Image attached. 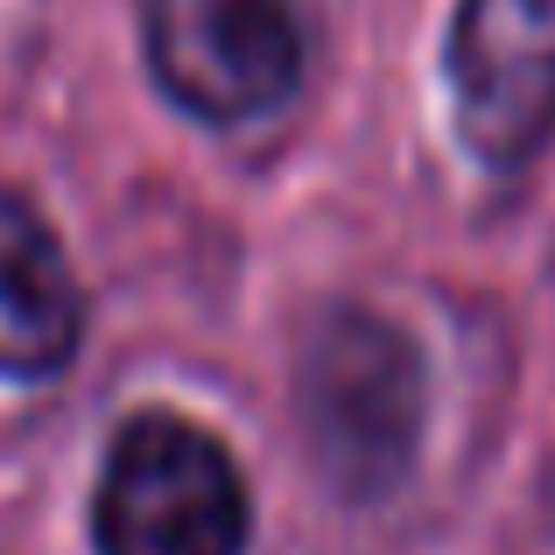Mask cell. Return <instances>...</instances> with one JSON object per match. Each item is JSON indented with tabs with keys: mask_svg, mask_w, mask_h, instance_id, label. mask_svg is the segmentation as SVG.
Instances as JSON below:
<instances>
[{
	"mask_svg": "<svg viewBox=\"0 0 555 555\" xmlns=\"http://www.w3.org/2000/svg\"><path fill=\"white\" fill-rule=\"evenodd\" d=\"M163 99L204 127H254L302 85V22L288 0H134Z\"/></svg>",
	"mask_w": 555,
	"mask_h": 555,
	"instance_id": "cell-3",
	"label": "cell"
},
{
	"mask_svg": "<svg viewBox=\"0 0 555 555\" xmlns=\"http://www.w3.org/2000/svg\"><path fill=\"white\" fill-rule=\"evenodd\" d=\"M443 85L472 163L520 177L555 141V0H457Z\"/></svg>",
	"mask_w": 555,
	"mask_h": 555,
	"instance_id": "cell-4",
	"label": "cell"
},
{
	"mask_svg": "<svg viewBox=\"0 0 555 555\" xmlns=\"http://www.w3.org/2000/svg\"><path fill=\"white\" fill-rule=\"evenodd\" d=\"M246 528V478L204 422L141 408L113 429L92 486L99 555H240Z\"/></svg>",
	"mask_w": 555,
	"mask_h": 555,
	"instance_id": "cell-2",
	"label": "cell"
},
{
	"mask_svg": "<svg viewBox=\"0 0 555 555\" xmlns=\"http://www.w3.org/2000/svg\"><path fill=\"white\" fill-rule=\"evenodd\" d=\"M296 415L345 500L373 506L415 472L429 422V366L415 338L366 302H331L296 352Z\"/></svg>",
	"mask_w": 555,
	"mask_h": 555,
	"instance_id": "cell-1",
	"label": "cell"
},
{
	"mask_svg": "<svg viewBox=\"0 0 555 555\" xmlns=\"http://www.w3.org/2000/svg\"><path fill=\"white\" fill-rule=\"evenodd\" d=\"M85 338V288L50 218L0 183V379H56Z\"/></svg>",
	"mask_w": 555,
	"mask_h": 555,
	"instance_id": "cell-5",
	"label": "cell"
}]
</instances>
